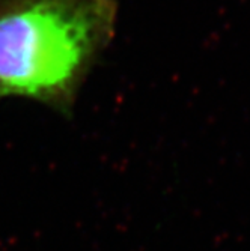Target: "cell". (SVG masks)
Returning <instances> with one entry per match:
<instances>
[{
	"label": "cell",
	"mask_w": 250,
	"mask_h": 251,
	"mask_svg": "<svg viewBox=\"0 0 250 251\" xmlns=\"http://www.w3.org/2000/svg\"><path fill=\"white\" fill-rule=\"evenodd\" d=\"M118 17V0H0V98L70 113Z\"/></svg>",
	"instance_id": "1"
}]
</instances>
